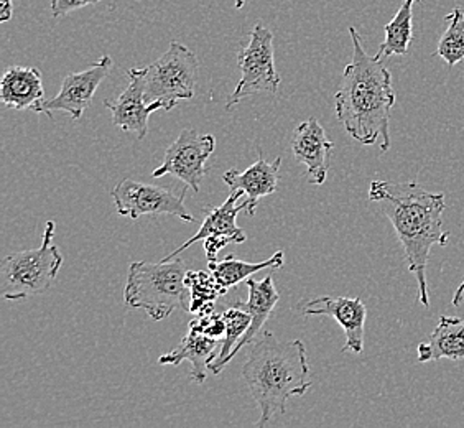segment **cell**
<instances>
[{"label": "cell", "instance_id": "cell-27", "mask_svg": "<svg viewBox=\"0 0 464 428\" xmlns=\"http://www.w3.org/2000/svg\"><path fill=\"white\" fill-rule=\"evenodd\" d=\"M227 244H234V239L227 236H209L205 239V252L208 262L218 260L219 250L224 249Z\"/></svg>", "mask_w": 464, "mask_h": 428}, {"label": "cell", "instance_id": "cell-2", "mask_svg": "<svg viewBox=\"0 0 464 428\" xmlns=\"http://www.w3.org/2000/svg\"><path fill=\"white\" fill-rule=\"evenodd\" d=\"M353 40V62L343 73L340 91L334 96L336 117L356 142L374 145L381 141V152L391 149V111L395 106L392 74L384 60L369 56L361 36L349 27Z\"/></svg>", "mask_w": 464, "mask_h": 428}, {"label": "cell", "instance_id": "cell-17", "mask_svg": "<svg viewBox=\"0 0 464 428\" xmlns=\"http://www.w3.org/2000/svg\"><path fill=\"white\" fill-rule=\"evenodd\" d=\"M0 101L14 111H34L45 101V90L42 83V73L36 68L10 66L2 76Z\"/></svg>", "mask_w": 464, "mask_h": 428}, {"label": "cell", "instance_id": "cell-20", "mask_svg": "<svg viewBox=\"0 0 464 428\" xmlns=\"http://www.w3.org/2000/svg\"><path fill=\"white\" fill-rule=\"evenodd\" d=\"M284 268V252L278 250L272 258L262 262H246V260L236 259L232 254H229L224 260H213L208 262V270L215 276L219 286L224 288H232L239 286L242 280H247L252 274H257L260 270H277Z\"/></svg>", "mask_w": 464, "mask_h": 428}, {"label": "cell", "instance_id": "cell-22", "mask_svg": "<svg viewBox=\"0 0 464 428\" xmlns=\"http://www.w3.org/2000/svg\"><path fill=\"white\" fill-rule=\"evenodd\" d=\"M185 286L189 292L188 312L193 315L215 312L216 300L227 294V288L219 286L215 276L205 270H188Z\"/></svg>", "mask_w": 464, "mask_h": 428}, {"label": "cell", "instance_id": "cell-5", "mask_svg": "<svg viewBox=\"0 0 464 428\" xmlns=\"http://www.w3.org/2000/svg\"><path fill=\"white\" fill-rule=\"evenodd\" d=\"M56 223L48 221L44 241L36 249L14 252L0 264V295L4 300H22L42 295L53 287L63 256L53 244Z\"/></svg>", "mask_w": 464, "mask_h": 428}, {"label": "cell", "instance_id": "cell-19", "mask_svg": "<svg viewBox=\"0 0 464 428\" xmlns=\"http://www.w3.org/2000/svg\"><path fill=\"white\" fill-rule=\"evenodd\" d=\"M419 363L464 359V318L441 316L427 343L419 345Z\"/></svg>", "mask_w": 464, "mask_h": 428}, {"label": "cell", "instance_id": "cell-13", "mask_svg": "<svg viewBox=\"0 0 464 428\" xmlns=\"http://www.w3.org/2000/svg\"><path fill=\"white\" fill-rule=\"evenodd\" d=\"M334 143L331 142L318 119L304 121L294 131L290 149L298 163L306 167L308 183L323 185L328 177V159Z\"/></svg>", "mask_w": 464, "mask_h": 428}, {"label": "cell", "instance_id": "cell-24", "mask_svg": "<svg viewBox=\"0 0 464 428\" xmlns=\"http://www.w3.org/2000/svg\"><path fill=\"white\" fill-rule=\"evenodd\" d=\"M447 30L438 42L435 54L440 56L448 66H455L464 60V12L461 7H455L445 17Z\"/></svg>", "mask_w": 464, "mask_h": 428}, {"label": "cell", "instance_id": "cell-25", "mask_svg": "<svg viewBox=\"0 0 464 428\" xmlns=\"http://www.w3.org/2000/svg\"><path fill=\"white\" fill-rule=\"evenodd\" d=\"M189 330L197 331L208 338L221 339L223 341L226 333V321L223 313H205L195 315V318L189 321Z\"/></svg>", "mask_w": 464, "mask_h": 428}, {"label": "cell", "instance_id": "cell-3", "mask_svg": "<svg viewBox=\"0 0 464 428\" xmlns=\"http://www.w3.org/2000/svg\"><path fill=\"white\" fill-rule=\"evenodd\" d=\"M242 379L260 409L257 427L285 415L288 401L304 397L313 385L304 341H282L266 331L250 349Z\"/></svg>", "mask_w": 464, "mask_h": 428}, {"label": "cell", "instance_id": "cell-7", "mask_svg": "<svg viewBox=\"0 0 464 428\" xmlns=\"http://www.w3.org/2000/svg\"><path fill=\"white\" fill-rule=\"evenodd\" d=\"M237 66L241 80L226 102L227 111L252 94L277 92L282 80L276 70L274 34L267 27L256 25L250 32L249 44L237 54Z\"/></svg>", "mask_w": 464, "mask_h": 428}, {"label": "cell", "instance_id": "cell-8", "mask_svg": "<svg viewBox=\"0 0 464 428\" xmlns=\"http://www.w3.org/2000/svg\"><path fill=\"white\" fill-rule=\"evenodd\" d=\"M185 190L177 193L171 188L147 185L132 179L121 180L111 191L121 216L139 219L149 214H171L181 221L195 223L197 219L185 208Z\"/></svg>", "mask_w": 464, "mask_h": 428}, {"label": "cell", "instance_id": "cell-26", "mask_svg": "<svg viewBox=\"0 0 464 428\" xmlns=\"http://www.w3.org/2000/svg\"><path fill=\"white\" fill-rule=\"evenodd\" d=\"M99 2H104V0H52V15L53 18L64 17L74 10L96 5Z\"/></svg>", "mask_w": 464, "mask_h": 428}, {"label": "cell", "instance_id": "cell-29", "mask_svg": "<svg viewBox=\"0 0 464 428\" xmlns=\"http://www.w3.org/2000/svg\"><path fill=\"white\" fill-rule=\"evenodd\" d=\"M464 298V278L463 282L459 284L458 287V290H456L455 297H453V300H451V304L455 305V306H459V305L463 304Z\"/></svg>", "mask_w": 464, "mask_h": 428}, {"label": "cell", "instance_id": "cell-6", "mask_svg": "<svg viewBox=\"0 0 464 428\" xmlns=\"http://www.w3.org/2000/svg\"><path fill=\"white\" fill-rule=\"evenodd\" d=\"M198 58L188 46L171 42L157 62L145 66V102H160L170 112L179 101L195 98Z\"/></svg>", "mask_w": 464, "mask_h": 428}, {"label": "cell", "instance_id": "cell-16", "mask_svg": "<svg viewBox=\"0 0 464 428\" xmlns=\"http://www.w3.org/2000/svg\"><path fill=\"white\" fill-rule=\"evenodd\" d=\"M247 290H249V298L247 302H236V306L242 308L244 312L250 315V326L249 330L246 331V335L242 336L241 341L236 345V348L232 349L231 355L224 361V367L231 363L236 355L241 351L244 346L250 345L256 336L259 335V331L264 328V325L267 323L270 315L274 312L276 305L280 300V295L274 284V277L267 276L262 280H256V278H247L246 282Z\"/></svg>", "mask_w": 464, "mask_h": 428}, {"label": "cell", "instance_id": "cell-15", "mask_svg": "<svg viewBox=\"0 0 464 428\" xmlns=\"http://www.w3.org/2000/svg\"><path fill=\"white\" fill-rule=\"evenodd\" d=\"M242 195H244L242 191H231V195L227 197L223 205L215 206L211 209H206L205 221L201 224L199 231L193 238H189L185 244H181L179 249L173 250L167 258H163V260L167 262V260H171L173 258H179L183 250L191 248L198 241H205L206 238H209V236H227V238L234 239V244L246 242V239H247L246 232L236 223L237 214L241 213V211L247 213V209H249V201L247 199L241 203V205H237V199Z\"/></svg>", "mask_w": 464, "mask_h": 428}, {"label": "cell", "instance_id": "cell-23", "mask_svg": "<svg viewBox=\"0 0 464 428\" xmlns=\"http://www.w3.org/2000/svg\"><path fill=\"white\" fill-rule=\"evenodd\" d=\"M224 321H226V333H224L223 341H221V349L215 361L209 365L211 374L219 375L224 371V361L231 355L232 349L241 341L246 331L249 330L250 315L244 312L239 306L232 305L226 312H223Z\"/></svg>", "mask_w": 464, "mask_h": 428}, {"label": "cell", "instance_id": "cell-4", "mask_svg": "<svg viewBox=\"0 0 464 428\" xmlns=\"http://www.w3.org/2000/svg\"><path fill=\"white\" fill-rule=\"evenodd\" d=\"M185 262L181 259L132 262L127 272L124 304L134 310H145L155 321L169 318L179 308L188 312Z\"/></svg>", "mask_w": 464, "mask_h": 428}, {"label": "cell", "instance_id": "cell-18", "mask_svg": "<svg viewBox=\"0 0 464 428\" xmlns=\"http://www.w3.org/2000/svg\"><path fill=\"white\" fill-rule=\"evenodd\" d=\"M219 349L221 339L208 338L189 330L177 348L159 357V366H179L183 361H189V379L195 384H203L208 377L209 365L219 355Z\"/></svg>", "mask_w": 464, "mask_h": 428}, {"label": "cell", "instance_id": "cell-14", "mask_svg": "<svg viewBox=\"0 0 464 428\" xmlns=\"http://www.w3.org/2000/svg\"><path fill=\"white\" fill-rule=\"evenodd\" d=\"M282 165V157L274 161L266 160L264 152H259V159L250 165L246 171L229 170L223 175V181L231 191H242L247 195L249 209L247 214L254 216L260 198L274 195L277 191L278 171Z\"/></svg>", "mask_w": 464, "mask_h": 428}, {"label": "cell", "instance_id": "cell-12", "mask_svg": "<svg viewBox=\"0 0 464 428\" xmlns=\"http://www.w3.org/2000/svg\"><path fill=\"white\" fill-rule=\"evenodd\" d=\"M304 316L322 315L336 321L346 335L343 353L361 355L364 351L367 308L361 298L323 295L304 305Z\"/></svg>", "mask_w": 464, "mask_h": 428}, {"label": "cell", "instance_id": "cell-11", "mask_svg": "<svg viewBox=\"0 0 464 428\" xmlns=\"http://www.w3.org/2000/svg\"><path fill=\"white\" fill-rule=\"evenodd\" d=\"M145 68L129 70L127 76L130 83L127 90L114 101H104V107H108L112 114V124L124 132L134 134L139 141L149 134V117L157 111H163L160 102H145Z\"/></svg>", "mask_w": 464, "mask_h": 428}, {"label": "cell", "instance_id": "cell-28", "mask_svg": "<svg viewBox=\"0 0 464 428\" xmlns=\"http://www.w3.org/2000/svg\"><path fill=\"white\" fill-rule=\"evenodd\" d=\"M14 15V4L12 0H0V22L5 24Z\"/></svg>", "mask_w": 464, "mask_h": 428}, {"label": "cell", "instance_id": "cell-21", "mask_svg": "<svg viewBox=\"0 0 464 428\" xmlns=\"http://www.w3.org/2000/svg\"><path fill=\"white\" fill-rule=\"evenodd\" d=\"M419 0H403L395 17L384 27L385 40L379 45L375 56L387 60L391 56H403L409 54L413 40V5Z\"/></svg>", "mask_w": 464, "mask_h": 428}, {"label": "cell", "instance_id": "cell-10", "mask_svg": "<svg viewBox=\"0 0 464 428\" xmlns=\"http://www.w3.org/2000/svg\"><path fill=\"white\" fill-rule=\"evenodd\" d=\"M112 68V58L104 54L96 64L84 72L70 73L64 76L62 90L53 99H45L38 107L36 114H48L53 119V112H68L72 121H80L82 112L90 107L101 83L106 80Z\"/></svg>", "mask_w": 464, "mask_h": 428}, {"label": "cell", "instance_id": "cell-1", "mask_svg": "<svg viewBox=\"0 0 464 428\" xmlns=\"http://www.w3.org/2000/svg\"><path fill=\"white\" fill-rule=\"evenodd\" d=\"M369 199L381 206L402 244L405 259L419 286L420 304L430 308L427 268L430 250L438 244L448 246L450 232L443 231L447 201L443 193H431L415 181L374 180Z\"/></svg>", "mask_w": 464, "mask_h": 428}, {"label": "cell", "instance_id": "cell-9", "mask_svg": "<svg viewBox=\"0 0 464 428\" xmlns=\"http://www.w3.org/2000/svg\"><path fill=\"white\" fill-rule=\"evenodd\" d=\"M216 137L198 134L195 129H183L175 142L165 151V157L159 169L153 170V179L171 175L181 180L195 193H199L208 169L206 160L213 155Z\"/></svg>", "mask_w": 464, "mask_h": 428}]
</instances>
